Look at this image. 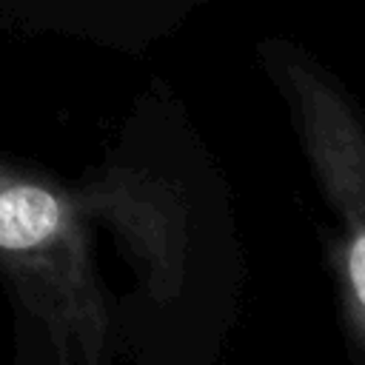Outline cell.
<instances>
[{"label":"cell","instance_id":"cell-1","mask_svg":"<svg viewBox=\"0 0 365 365\" xmlns=\"http://www.w3.org/2000/svg\"><path fill=\"white\" fill-rule=\"evenodd\" d=\"M305 148L342 217L339 271L351 325L365 345V131L348 103L311 66L288 63Z\"/></svg>","mask_w":365,"mask_h":365}]
</instances>
